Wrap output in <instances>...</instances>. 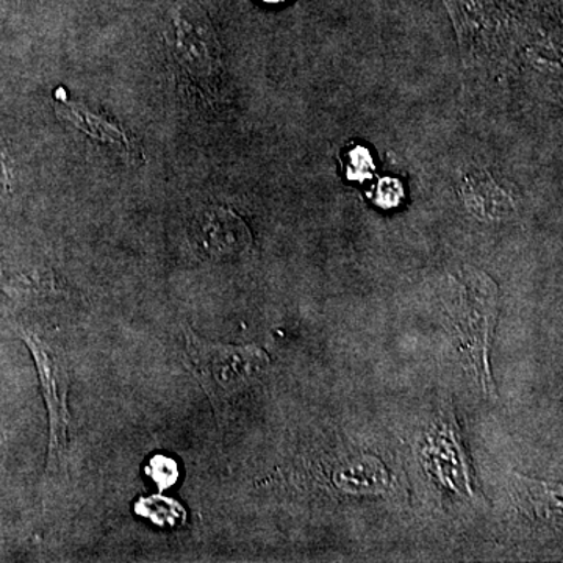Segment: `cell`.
I'll list each match as a JSON object with an SVG mask.
<instances>
[{
  "label": "cell",
  "instance_id": "obj_1",
  "mask_svg": "<svg viewBox=\"0 0 563 563\" xmlns=\"http://www.w3.org/2000/svg\"><path fill=\"white\" fill-rule=\"evenodd\" d=\"M498 313L499 288L488 274L463 266L448 276L446 321L451 335L473 379L490 398H496L490 351Z\"/></svg>",
  "mask_w": 563,
  "mask_h": 563
},
{
  "label": "cell",
  "instance_id": "obj_2",
  "mask_svg": "<svg viewBox=\"0 0 563 563\" xmlns=\"http://www.w3.org/2000/svg\"><path fill=\"white\" fill-rule=\"evenodd\" d=\"M184 361L209 396L218 417L272 365L268 352L257 344L213 343L196 335L190 328H185Z\"/></svg>",
  "mask_w": 563,
  "mask_h": 563
},
{
  "label": "cell",
  "instance_id": "obj_3",
  "mask_svg": "<svg viewBox=\"0 0 563 563\" xmlns=\"http://www.w3.org/2000/svg\"><path fill=\"white\" fill-rule=\"evenodd\" d=\"M172 21L166 38L177 80L196 96L213 99L220 88L222 55L209 16L198 3L181 2L172 10Z\"/></svg>",
  "mask_w": 563,
  "mask_h": 563
},
{
  "label": "cell",
  "instance_id": "obj_4",
  "mask_svg": "<svg viewBox=\"0 0 563 563\" xmlns=\"http://www.w3.org/2000/svg\"><path fill=\"white\" fill-rule=\"evenodd\" d=\"M465 65L493 58L506 47L515 31L514 11L507 0H443Z\"/></svg>",
  "mask_w": 563,
  "mask_h": 563
},
{
  "label": "cell",
  "instance_id": "obj_5",
  "mask_svg": "<svg viewBox=\"0 0 563 563\" xmlns=\"http://www.w3.org/2000/svg\"><path fill=\"white\" fill-rule=\"evenodd\" d=\"M22 340L32 351L33 361L36 363L49 412V466L57 463L65 453L68 444V432L70 415L68 410L69 373L66 369L65 361L57 354L54 347L47 346L40 336L27 331L21 332Z\"/></svg>",
  "mask_w": 563,
  "mask_h": 563
},
{
  "label": "cell",
  "instance_id": "obj_6",
  "mask_svg": "<svg viewBox=\"0 0 563 563\" xmlns=\"http://www.w3.org/2000/svg\"><path fill=\"white\" fill-rule=\"evenodd\" d=\"M191 240L196 250L217 262L242 257L252 246V233L243 218L220 206L202 209L196 214Z\"/></svg>",
  "mask_w": 563,
  "mask_h": 563
},
{
  "label": "cell",
  "instance_id": "obj_7",
  "mask_svg": "<svg viewBox=\"0 0 563 563\" xmlns=\"http://www.w3.org/2000/svg\"><path fill=\"white\" fill-rule=\"evenodd\" d=\"M461 196L470 213L481 221L507 220L515 211L514 192L484 169H472L462 177Z\"/></svg>",
  "mask_w": 563,
  "mask_h": 563
},
{
  "label": "cell",
  "instance_id": "obj_8",
  "mask_svg": "<svg viewBox=\"0 0 563 563\" xmlns=\"http://www.w3.org/2000/svg\"><path fill=\"white\" fill-rule=\"evenodd\" d=\"M55 111H57L58 117L73 122L91 139L107 141V143L114 144V146L118 144L122 150L129 152V161H143V151L140 150L139 144L124 129L107 120L106 117H101V114L91 113L81 103L68 101L63 88L55 91Z\"/></svg>",
  "mask_w": 563,
  "mask_h": 563
},
{
  "label": "cell",
  "instance_id": "obj_9",
  "mask_svg": "<svg viewBox=\"0 0 563 563\" xmlns=\"http://www.w3.org/2000/svg\"><path fill=\"white\" fill-rule=\"evenodd\" d=\"M512 498L518 509L536 523L558 528L562 523V485L512 474Z\"/></svg>",
  "mask_w": 563,
  "mask_h": 563
},
{
  "label": "cell",
  "instance_id": "obj_10",
  "mask_svg": "<svg viewBox=\"0 0 563 563\" xmlns=\"http://www.w3.org/2000/svg\"><path fill=\"white\" fill-rule=\"evenodd\" d=\"M135 510L136 514L151 518V521L161 526H174L179 523V520H185V510L181 509L180 504L162 496L141 498L136 503Z\"/></svg>",
  "mask_w": 563,
  "mask_h": 563
},
{
  "label": "cell",
  "instance_id": "obj_11",
  "mask_svg": "<svg viewBox=\"0 0 563 563\" xmlns=\"http://www.w3.org/2000/svg\"><path fill=\"white\" fill-rule=\"evenodd\" d=\"M146 473L157 483L161 490H165L177 481V463L173 459L157 455V457L152 459Z\"/></svg>",
  "mask_w": 563,
  "mask_h": 563
},
{
  "label": "cell",
  "instance_id": "obj_12",
  "mask_svg": "<svg viewBox=\"0 0 563 563\" xmlns=\"http://www.w3.org/2000/svg\"><path fill=\"white\" fill-rule=\"evenodd\" d=\"M373 158L369 152L357 147L351 152L350 157V173L351 176L357 177V179H365L366 176H372L373 173Z\"/></svg>",
  "mask_w": 563,
  "mask_h": 563
},
{
  "label": "cell",
  "instance_id": "obj_13",
  "mask_svg": "<svg viewBox=\"0 0 563 563\" xmlns=\"http://www.w3.org/2000/svg\"><path fill=\"white\" fill-rule=\"evenodd\" d=\"M401 196V185H399L398 180L390 179V177L380 181L379 188H377V202H379V206L385 207V209L396 206Z\"/></svg>",
  "mask_w": 563,
  "mask_h": 563
},
{
  "label": "cell",
  "instance_id": "obj_14",
  "mask_svg": "<svg viewBox=\"0 0 563 563\" xmlns=\"http://www.w3.org/2000/svg\"><path fill=\"white\" fill-rule=\"evenodd\" d=\"M14 172L5 151H0V199L13 192Z\"/></svg>",
  "mask_w": 563,
  "mask_h": 563
},
{
  "label": "cell",
  "instance_id": "obj_15",
  "mask_svg": "<svg viewBox=\"0 0 563 563\" xmlns=\"http://www.w3.org/2000/svg\"><path fill=\"white\" fill-rule=\"evenodd\" d=\"M263 3H268V5H279V3L288 2V0H261Z\"/></svg>",
  "mask_w": 563,
  "mask_h": 563
}]
</instances>
